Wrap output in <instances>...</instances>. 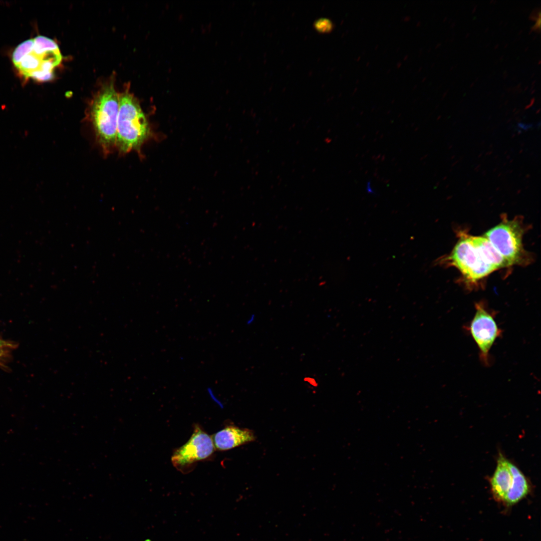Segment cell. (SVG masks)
<instances>
[{
	"instance_id": "8fae6325",
	"label": "cell",
	"mask_w": 541,
	"mask_h": 541,
	"mask_svg": "<svg viewBox=\"0 0 541 541\" xmlns=\"http://www.w3.org/2000/svg\"><path fill=\"white\" fill-rule=\"evenodd\" d=\"M469 238L485 261L496 270L508 266L501 255L486 238L471 235H469Z\"/></svg>"
},
{
	"instance_id": "4fadbf2b",
	"label": "cell",
	"mask_w": 541,
	"mask_h": 541,
	"mask_svg": "<svg viewBox=\"0 0 541 541\" xmlns=\"http://www.w3.org/2000/svg\"><path fill=\"white\" fill-rule=\"evenodd\" d=\"M4 342H3L2 341H1L0 340V346L3 345L4 344Z\"/></svg>"
},
{
	"instance_id": "5b68a950",
	"label": "cell",
	"mask_w": 541,
	"mask_h": 541,
	"mask_svg": "<svg viewBox=\"0 0 541 541\" xmlns=\"http://www.w3.org/2000/svg\"><path fill=\"white\" fill-rule=\"evenodd\" d=\"M459 236L451 253L439 262L456 267L471 282L481 279L496 270L485 261L470 241L469 235L461 232Z\"/></svg>"
},
{
	"instance_id": "8992f818",
	"label": "cell",
	"mask_w": 541,
	"mask_h": 541,
	"mask_svg": "<svg viewBox=\"0 0 541 541\" xmlns=\"http://www.w3.org/2000/svg\"><path fill=\"white\" fill-rule=\"evenodd\" d=\"M215 447L212 438L198 425L188 441L176 449L171 457L173 466L182 473H188L196 463L211 456Z\"/></svg>"
},
{
	"instance_id": "7c38bea8",
	"label": "cell",
	"mask_w": 541,
	"mask_h": 541,
	"mask_svg": "<svg viewBox=\"0 0 541 541\" xmlns=\"http://www.w3.org/2000/svg\"><path fill=\"white\" fill-rule=\"evenodd\" d=\"M367 189L368 192H370L371 193H373L374 192L373 190H372V188L370 187V183L369 182L367 184Z\"/></svg>"
},
{
	"instance_id": "30bf717a",
	"label": "cell",
	"mask_w": 541,
	"mask_h": 541,
	"mask_svg": "<svg viewBox=\"0 0 541 541\" xmlns=\"http://www.w3.org/2000/svg\"><path fill=\"white\" fill-rule=\"evenodd\" d=\"M508 465L512 475V481L502 502L507 506L516 504L525 497L530 489L528 480L520 469L510 461H508Z\"/></svg>"
},
{
	"instance_id": "3957f363",
	"label": "cell",
	"mask_w": 541,
	"mask_h": 541,
	"mask_svg": "<svg viewBox=\"0 0 541 541\" xmlns=\"http://www.w3.org/2000/svg\"><path fill=\"white\" fill-rule=\"evenodd\" d=\"M119 107V95L111 82L97 93L89 110L88 120L105 153L116 147Z\"/></svg>"
},
{
	"instance_id": "9c48e42d",
	"label": "cell",
	"mask_w": 541,
	"mask_h": 541,
	"mask_svg": "<svg viewBox=\"0 0 541 541\" xmlns=\"http://www.w3.org/2000/svg\"><path fill=\"white\" fill-rule=\"evenodd\" d=\"M508 461L502 454H499L495 470L490 480L491 490L493 497L497 501L502 502L511 486L512 481V475L509 467Z\"/></svg>"
},
{
	"instance_id": "277c9868",
	"label": "cell",
	"mask_w": 541,
	"mask_h": 541,
	"mask_svg": "<svg viewBox=\"0 0 541 541\" xmlns=\"http://www.w3.org/2000/svg\"><path fill=\"white\" fill-rule=\"evenodd\" d=\"M522 221L516 217L506 218L484 234L495 248L501 255L508 266L525 264L529 262L528 253L522 243L524 233Z\"/></svg>"
},
{
	"instance_id": "7a4b0ae2",
	"label": "cell",
	"mask_w": 541,
	"mask_h": 541,
	"mask_svg": "<svg viewBox=\"0 0 541 541\" xmlns=\"http://www.w3.org/2000/svg\"><path fill=\"white\" fill-rule=\"evenodd\" d=\"M150 134L148 120L138 100L128 91L120 94L116 142L119 152L139 151Z\"/></svg>"
},
{
	"instance_id": "52a82bcc",
	"label": "cell",
	"mask_w": 541,
	"mask_h": 541,
	"mask_svg": "<svg viewBox=\"0 0 541 541\" xmlns=\"http://www.w3.org/2000/svg\"><path fill=\"white\" fill-rule=\"evenodd\" d=\"M467 329L477 345L481 362L489 366V351L501 334L495 322L494 313L481 302L476 304L474 316Z\"/></svg>"
},
{
	"instance_id": "6da1fadb",
	"label": "cell",
	"mask_w": 541,
	"mask_h": 541,
	"mask_svg": "<svg viewBox=\"0 0 541 541\" xmlns=\"http://www.w3.org/2000/svg\"><path fill=\"white\" fill-rule=\"evenodd\" d=\"M62 59L56 42L42 36L22 42L12 54L13 62L20 74L40 82L53 79L54 70Z\"/></svg>"
},
{
	"instance_id": "ba28073f",
	"label": "cell",
	"mask_w": 541,
	"mask_h": 541,
	"mask_svg": "<svg viewBox=\"0 0 541 541\" xmlns=\"http://www.w3.org/2000/svg\"><path fill=\"white\" fill-rule=\"evenodd\" d=\"M215 449L227 450L253 441L255 436L248 429L234 425L226 426L211 437Z\"/></svg>"
}]
</instances>
